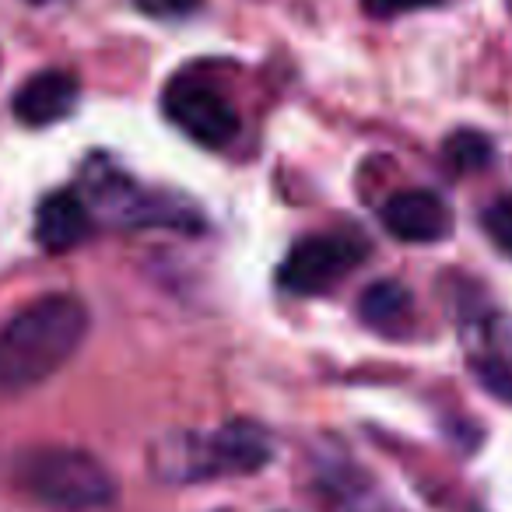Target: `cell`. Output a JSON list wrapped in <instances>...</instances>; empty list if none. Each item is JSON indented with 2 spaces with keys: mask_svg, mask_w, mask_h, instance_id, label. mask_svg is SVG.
Masks as SVG:
<instances>
[{
  "mask_svg": "<svg viewBox=\"0 0 512 512\" xmlns=\"http://www.w3.org/2000/svg\"><path fill=\"white\" fill-rule=\"evenodd\" d=\"M18 481L53 512H95L116 502V477L85 449H32L18 460Z\"/></svg>",
  "mask_w": 512,
  "mask_h": 512,
  "instance_id": "4",
  "label": "cell"
},
{
  "mask_svg": "<svg viewBox=\"0 0 512 512\" xmlns=\"http://www.w3.org/2000/svg\"><path fill=\"white\" fill-rule=\"evenodd\" d=\"M81 85L67 71H39L15 92V116L25 127H50L74 113Z\"/></svg>",
  "mask_w": 512,
  "mask_h": 512,
  "instance_id": "9",
  "label": "cell"
},
{
  "mask_svg": "<svg viewBox=\"0 0 512 512\" xmlns=\"http://www.w3.org/2000/svg\"><path fill=\"white\" fill-rule=\"evenodd\" d=\"M491 141L477 130H460L446 141V162L453 165L456 172H477L491 162Z\"/></svg>",
  "mask_w": 512,
  "mask_h": 512,
  "instance_id": "11",
  "label": "cell"
},
{
  "mask_svg": "<svg viewBox=\"0 0 512 512\" xmlns=\"http://www.w3.org/2000/svg\"><path fill=\"white\" fill-rule=\"evenodd\" d=\"M92 232V207L78 190L46 193L36 207V242L46 253H67Z\"/></svg>",
  "mask_w": 512,
  "mask_h": 512,
  "instance_id": "8",
  "label": "cell"
},
{
  "mask_svg": "<svg viewBox=\"0 0 512 512\" xmlns=\"http://www.w3.org/2000/svg\"><path fill=\"white\" fill-rule=\"evenodd\" d=\"M365 253H369V242L358 235H309L281 264L278 285L288 295H323L334 285H341L362 264Z\"/></svg>",
  "mask_w": 512,
  "mask_h": 512,
  "instance_id": "5",
  "label": "cell"
},
{
  "mask_svg": "<svg viewBox=\"0 0 512 512\" xmlns=\"http://www.w3.org/2000/svg\"><path fill=\"white\" fill-rule=\"evenodd\" d=\"M165 116L204 148H228L239 137V113L225 95L197 81H176L162 99Z\"/></svg>",
  "mask_w": 512,
  "mask_h": 512,
  "instance_id": "6",
  "label": "cell"
},
{
  "mask_svg": "<svg viewBox=\"0 0 512 512\" xmlns=\"http://www.w3.org/2000/svg\"><path fill=\"white\" fill-rule=\"evenodd\" d=\"M484 232L491 235V242H495L498 249H505V253H512V193L509 197H498L495 204L484 211Z\"/></svg>",
  "mask_w": 512,
  "mask_h": 512,
  "instance_id": "12",
  "label": "cell"
},
{
  "mask_svg": "<svg viewBox=\"0 0 512 512\" xmlns=\"http://www.w3.org/2000/svg\"><path fill=\"white\" fill-rule=\"evenodd\" d=\"M85 190L81 197L88 200L99 218L113 221L123 228H179V232H200L204 218L193 204L172 193L151 190L137 183L123 169H116L106 158H92L85 165Z\"/></svg>",
  "mask_w": 512,
  "mask_h": 512,
  "instance_id": "3",
  "label": "cell"
},
{
  "mask_svg": "<svg viewBox=\"0 0 512 512\" xmlns=\"http://www.w3.org/2000/svg\"><path fill=\"white\" fill-rule=\"evenodd\" d=\"M411 306V292L400 281H376L358 299V316L365 327L379 330V334H400L404 323L411 320Z\"/></svg>",
  "mask_w": 512,
  "mask_h": 512,
  "instance_id": "10",
  "label": "cell"
},
{
  "mask_svg": "<svg viewBox=\"0 0 512 512\" xmlns=\"http://www.w3.org/2000/svg\"><path fill=\"white\" fill-rule=\"evenodd\" d=\"M88 334V309L78 295H43L0 327V393L36 390L57 376Z\"/></svg>",
  "mask_w": 512,
  "mask_h": 512,
  "instance_id": "1",
  "label": "cell"
},
{
  "mask_svg": "<svg viewBox=\"0 0 512 512\" xmlns=\"http://www.w3.org/2000/svg\"><path fill=\"white\" fill-rule=\"evenodd\" d=\"M134 4L151 18H183L200 8V0H134Z\"/></svg>",
  "mask_w": 512,
  "mask_h": 512,
  "instance_id": "14",
  "label": "cell"
},
{
  "mask_svg": "<svg viewBox=\"0 0 512 512\" xmlns=\"http://www.w3.org/2000/svg\"><path fill=\"white\" fill-rule=\"evenodd\" d=\"M383 228L400 242H439L453 232V211L432 190H400L379 211Z\"/></svg>",
  "mask_w": 512,
  "mask_h": 512,
  "instance_id": "7",
  "label": "cell"
},
{
  "mask_svg": "<svg viewBox=\"0 0 512 512\" xmlns=\"http://www.w3.org/2000/svg\"><path fill=\"white\" fill-rule=\"evenodd\" d=\"M39 4H43V0H39Z\"/></svg>",
  "mask_w": 512,
  "mask_h": 512,
  "instance_id": "15",
  "label": "cell"
},
{
  "mask_svg": "<svg viewBox=\"0 0 512 512\" xmlns=\"http://www.w3.org/2000/svg\"><path fill=\"white\" fill-rule=\"evenodd\" d=\"M274 460V442L253 421H228L207 432L165 435L151 449V470L162 481L190 484L214 481V477L256 474Z\"/></svg>",
  "mask_w": 512,
  "mask_h": 512,
  "instance_id": "2",
  "label": "cell"
},
{
  "mask_svg": "<svg viewBox=\"0 0 512 512\" xmlns=\"http://www.w3.org/2000/svg\"><path fill=\"white\" fill-rule=\"evenodd\" d=\"M442 0H362V8L372 18H393V15H407V11H421V8H435Z\"/></svg>",
  "mask_w": 512,
  "mask_h": 512,
  "instance_id": "13",
  "label": "cell"
}]
</instances>
